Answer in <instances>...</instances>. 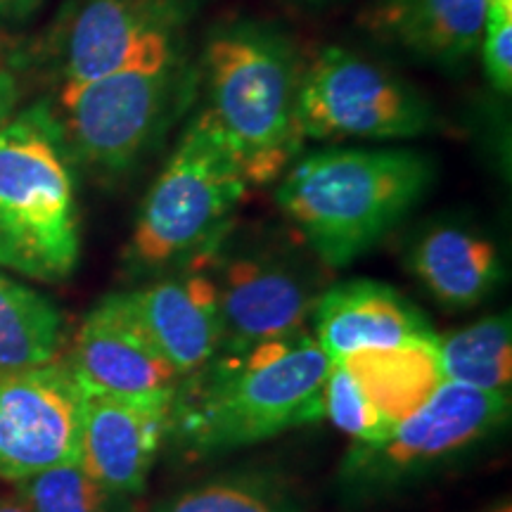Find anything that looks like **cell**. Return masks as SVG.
Instances as JSON below:
<instances>
[{
  "mask_svg": "<svg viewBox=\"0 0 512 512\" xmlns=\"http://www.w3.org/2000/svg\"><path fill=\"white\" fill-rule=\"evenodd\" d=\"M330 366L309 330L216 354L176 387L169 437L185 456L204 458L325 420Z\"/></svg>",
  "mask_w": 512,
  "mask_h": 512,
  "instance_id": "6da1fadb",
  "label": "cell"
},
{
  "mask_svg": "<svg viewBox=\"0 0 512 512\" xmlns=\"http://www.w3.org/2000/svg\"><path fill=\"white\" fill-rule=\"evenodd\" d=\"M432 162L413 150H323L292 162L278 204L330 268L354 264L422 200Z\"/></svg>",
  "mask_w": 512,
  "mask_h": 512,
  "instance_id": "7a4b0ae2",
  "label": "cell"
},
{
  "mask_svg": "<svg viewBox=\"0 0 512 512\" xmlns=\"http://www.w3.org/2000/svg\"><path fill=\"white\" fill-rule=\"evenodd\" d=\"M74 164L50 100L17 110L0 131V268L62 283L79 266Z\"/></svg>",
  "mask_w": 512,
  "mask_h": 512,
  "instance_id": "3957f363",
  "label": "cell"
},
{
  "mask_svg": "<svg viewBox=\"0 0 512 512\" xmlns=\"http://www.w3.org/2000/svg\"><path fill=\"white\" fill-rule=\"evenodd\" d=\"M249 178L204 107L188 121L140 204L128 266L140 275L200 266L228 238Z\"/></svg>",
  "mask_w": 512,
  "mask_h": 512,
  "instance_id": "277c9868",
  "label": "cell"
},
{
  "mask_svg": "<svg viewBox=\"0 0 512 512\" xmlns=\"http://www.w3.org/2000/svg\"><path fill=\"white\" fill-rule=\"evenodd\" d=\"M302 74L290 43L254 24L216 31L204 48L207 110L249 183L275 181L302 147L297 119Z\"/></svg>",
  "mask_w": 512,
  "mask_h": 512,
  "instance_id": "5b68a950",
  "label": "cell"
},
{
  "mask_svg": "<svg viewBox=\"0 0 512 512\" xmlns=\"http://www.w3.org/2000/svg\"><path fill=\"white\" fill-rule=\"evenodd\" d=\"M195 69L188 53L162 62H143L100 76L50 102L74 169L100 178H119L188 105Z\"/></svg>",
  "mask_w": 512,
  "mask_h": 512,
  "instance_id": "8992f818",
  "label": "cell"
},
{
  "mask_svg": "<svg viewBox=\"0 0 512 512\" xmlns=\"http://www.w3.org/2000/svg\"><path fill=\"white\" fill-rule=\"evenodd\" d=\"M192 0H67L34 62L55 95L143 62L185 53Z\"/></svg>",
  "mask_w": 512,
  "mask_h": 512,
  "instance_id": "52a82bcc",
  "label": "cell"
},
{
  "mask_svg": "<svg viewBox=\"0 0 512 512\" xmlns=\"http://www.w3.org/2000/svg\"><path fill=\"white\" fill-rule=\"evenodd\" d=\"M297 119L313 140H408L437 121L413 86L342 48L323 50L302 74Z\"/></svg>",
  "mask_w": 512,
  "mask_h": 512,
  "instance_id": "ba28073f",
  "label": "cell"
},
{
  "mask_svg": "<svg viewBox=\"0 0 512 512\" xmlns=\"http://www.w3.org/2000/svg\"><path fill=\"white\" fill-rule=\"evenodd\" d=\"M510 418V394L444 382L380 441L354 444L342 465L351 486H389L460 456Z\"/></svg>",
  "mask_w": 512,
  "mask_h": 512,
  "instance_id": "9c48e42d",
  "label": "cell"
},
{
  "mask_svg": "<svg viewBox=\"0 0 512 512\" xmlns=\"http://www.w3.org/2000/svg\"><path fill=\"white\" fill-rule=\"evenodd\" d=\"M83 387L67 361L0 375V477L24 482L79 463Z\"/></svg>",
  "mask_w": 512,
  "mask_h": 512,
  "instance_id": "30bf717a",
  "label": "cell"
},
{
  "mask_svg": "<svg viewBox=\"0 0 512 512\" xmlns=\"http://www.w3.org/2000/svg\"><path fill=\"white\" fill-rule=\"evenodd\" d=\"M207 266L219 290V354H242L306 330L320 292L299 266L268 252L223 254L221 247Z\"/></svg>",
  "mask_w": 512,
  "mask_h": 512,
  "instance_id": "8fae6325",
  "label": "cell"
},
{
  "mask_svg": "<svg viewBox=\"0 0 512 512\" xmlns=\"http://www.w3.org/2000/svg\"><path fill=\"white\" fill-rule=\"evenodd\" d=\"M174 394L117 396L83 389L79 465L112 494L143 491L171 427Z\"/></svg>",
  "mask_w": 512,
  "mask_h": 512,
  "instance_id": "7c38bea8",
  "label": "cell"
},
{
  "mask_svg": "<svg viewBox=\"0 0 512 512\" xmlns=\"http://www.w3.org/2000/svg\"><path fill=\"white\" fill-rule=\"evenodd\" d=\"M67 366L83 389L117 396H152L176 392L181 377L164 361L126 292L100 299L72 339Z\"/></svg>",
  "mask_w": 512,
  "mask_h": 512,
  "instance_id": "4fadbf2b",
  "label": "cell"
},
{
  "mask_svg": "<svg viewBox=\"0 0 512 512\" xmlns=\"http://www.w3.org/2000/svg\"><path fill=\"white\" fill-rule=\"evenodd\" d=\"M128 304L174 373H197L221 349L219 290L207 261L126 292Z\"/></svg>",
  "mask_w": 512,
  "mask_h": 512,
  "instance_id": "5bb4252c",
  "label": "cell"
},
{
  "mask_svg": "<svg viewBox=\"0 0 512 512\" xmlns=\"http://www.w3.org/2000/svg\"><path fill=\"white\" fill-rule=\"evenodd\" d=\"M316 342L330 363L366 349H394L439 335L425 313L394 287L377 280H347L320 292L313 306Z\"/></svg>",
  "mask_w": 512,
  "mask_h": 512,
  "instance_id": "9a60e30c",
  "label": "cell"
},
{
  "mask_svg": "<svg viewBox=\"0 0 512 512\" xmlns=\"http://www.w3.org/2000/svg\"><path fill=\"white\" fill-rule=\"evenodd\" d=\"M491 0H377L368 29L434 62H463L482 46Z\"/></svg>",
  "mask_w": 512,
  "mask_h": 512,
  "instance_id": "2e32d148",
  "label": "cell"
},
{
  "mask_svg": "<svg viewBox=\"0 0 512 512\" xmlns=\"http://www.w3.org/2000/svg\"><path fill=\"white\" fill-rule=\"evenodd\" d=\"M411 264L422 285L448 309H470L484 302L503 273L494 242L451 223L430 228L415 242Z\"/></svg>",
  "mask_w": 512,
  "mask_h": 512,
  "instance_id": "e0dca14e",
  "label": "cell"
},
{
  "mask_svg": "<svg viewBox=\"0 0 512 512\" xmlns=\"http://www.w3.org/2000/svg\"><path fill=\"white\" fill-rule=\"evenodd\" d=\"M339 363L392 427L418 411L446 382L439 361V337L394 349L356 351Z\"/></svg>",
  "mask_w": 512,
  "mask_h": 512,
  "instance_id": "ac0fdd59",
  "label": "cell"
},
{
  "mask_svg": "<svg viewBox=\"0 0 512 512\" xmlns=\"http://www.w3.org/2000/svg\"><path fill=\"white\" fill-rule=\"evenodd\" d=\"M60 347V309L0 268V375L55 361Z\"/></svg>",
  "mask_w": 512,
  "mask_h": 512,
  "instance_id": "d6986e66",
  "label": "cell"
},
{
  "mask_svg": "<svg viewBox=\"0 0 512 512\" xmlns=\"http://www.w3.org/2000/svg\"><path fill=\"white\" fill-rule=\"evenodd\" d=\"M439 361L446 382L482 392L510 394L512 325L510 313L486 316L470 328L439 337Z\"/></svg>",
  "mask_w": 512,
  "mask_h": 512,
  "instance_id": "ffe728a7",
  "label": "cell"
},
{
  "mask_svg": "<svg viewBox=\"0 0 512 512\" xmlns=\"http://www.w3.org/2000/svg\"><path fill=\"white\" fill-rule=\"evenodd\" d=\"M31 512H121L119 494L95 482L79 463L41 472L17 484Z\"/></svg>",
  "mask_w": 512,
  "mask_h": 512,
  "instance_id": "44dd1931",
  "label": "cell"
},
{
  "mask_svg": "<svg viewBox=\"0 0 512 512\" xmlns=\"http://www.w3.org/2000/svg\"><path fill=\"white\" fill-rule=\"evenodd\" d=\"M159 512H299V508L271 479L233 477L185 491Z\"/></svg>",
  "mask_w": 512,
  "mask_h": 512,
  "instance_id": "7402d4cb",
  "label": "cell"
},
{
  "mask_svg": "<svg viewBox=\"0 0 512 512\" xmlns=\"http://www.w3.org/2000/svg\"><path fill=\"white\" fill-rule=\"evenodd\" d=\"M323 418L354 439V444H373L392 430L342 363H332L325 377Z\"/></svg>",
  "mask_w": 512,
  "mask_h": 512,
  "instance_id": "603a6c76",
  "label": "cell"
},
{
  "mask_svg": "<svg viewBox=\"0 0 512 512\" xmlns=\"http://www.w3.org/2000/svg\"><path fill=\"white\" fill-rule=\"evenodd\" d=\"M482 64L496 91L512 88V0H491L482 36Z\"/></svg>",
  "mask_w": 512,
  "mask_h": 512,
  "instance_id": "cb8c5ba5",
  "label": "cell"
},
{
  "mask_svg": "<svg viewBox=\"0 0 512 512\" xmlns=\"http://www.w3.org/2000/svg\"><path fill=\"white\" fill-rule=\"evenodd\" d=\"M19 81L10 69L0 67V131L19 110Z\"/></svg>",
  "mask_w": 512,
  "mask_h": 512,
  "instance_id": "d4e9b609",
  "label": "cell"
},
{
  "mask_svg": "<svg viewBox=\"0 0 512 512\" xmlns=\"http://www.w3.org/2000/svg\"><path fill=\"white\" fill-rule=\"evenodd\" d=\"M46 0H0V19L3 22H24L41 8Z\"/></svg>",
  "mask_w": 512,
  "mask_h": 512,
  "instance_id": "484cf974",
  "label": "cell"
},
{
  "mask_svg": "<svg viewBox=\"0 0 512 512\" xmlns=\"http://www.w3.org/2000/svg\"><path fill=\"white\" fill-rule=\"evenodd\" d=\"M0 512H31V508L22 496H5L0 498Z\"/></svg>",
  "mask_w": 512,
  "mask_h": 512,
  "instance_id": "4316f807",
  "label": "cell"
},
{
  "mask_svg": "<svg viewBox=\"0 0 512 512\" xmlns=\"http://www.w3.org/2000/svg\"><path fill=\"white\" fill-rule=\"evenodd\" d=\"M491 512H512V508H510V501L501 503V505H498V508H494Z\"/></svg>",
  "mask_w": 512,
  "mask_h": 512,
  "instance_id": "83f0119b",
  "label": "cell"
}]
</instances>
